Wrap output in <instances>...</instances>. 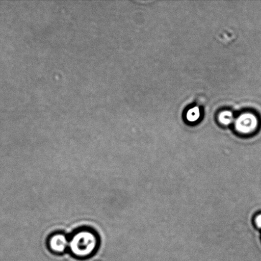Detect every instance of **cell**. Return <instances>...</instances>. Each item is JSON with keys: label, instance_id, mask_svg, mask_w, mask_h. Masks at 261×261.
<instances>
[{"label": "cell", "instance_id": "2", "mask_svg": "<svg viewBox=\"0 0 261 261\" xmlns=\"http://www.w3.org/2000/svg\"><path fill=\"white\" fill-rule=\"evenodd\" d=\"M256 117L250 112H242L235 117L233 126L235 132L242 136L252 134L257 129Z\"/></svg>", "mask_w": 261, "mask_h": 261}, {"label": "cell", "instance_id": "5", "mask_svg": "<svg viewBox=\"0 0 261 261\" xmlns=\"http://www.w3.org/2000/svg\"><path fill=\"white\" fill-rule=\"evenodd\" d=\"M235 114L231 111H224L220 112L218 115V121L222 126H227L233 124L235 120Z\"/></svg>", "mask_w": 261, "mask_h": 261}, {"label": "cell", "instance_id": "1", "mask_svg": "<svg viewBox=\"0 0 261 261\" xmlns=\"http://www.w3.org/2000/svg\"><path fill=\"white\" fill-rule=\"evenodd\" d=\"M99 245V239L95 231L82 228L76 230L69 237L68 250L73 257L86 259L95 254Z\"/></svg>", "mask_w": 261, "mask_h": 261}, {"label": "cell", "instance_id": "6", "mask_svg": "<svg viewBox=\"0 0 261 261\" xmlns=\"http://www.w3.org/2000/svg\"><path fill=\"white\" fill-rule=\"evenodd\" d=\"M255 225L257 228L261 229V214L256 215L254 219Z\"/></svg>", "mask_w": 261, "mask_h": 261}, {"label": "cell", "instance_id": "4", "mask_svg": "<svg viewBox=\"0 0 261 261\" xmlns=\"http://www.w3.org/2000/svg\"><path fill=\"white\" fill-rule=\"evenodd\" d=\"M203 108L199 105L192 106L186 111V119L189 123L195 124L201 121L203 116Z\"/></svg>", "mask_w": 261, "mask_h": 261}, {"label": "cell", "instance_id": "3", "mask_svg": "<svg viewBox=\"0 0 261 261\" xmlns=\"http://www.w3.org/2000/svg\"><path fill=\"white\" fill-rule=\"evenodd\" d=\"M47 247L54 254H63L68 250L69 237L63 232H55L48 238Z\"/></svg>", "mask_w": 261, "mask_h": 261}]
</instances>
